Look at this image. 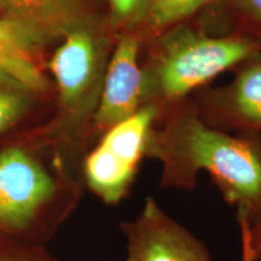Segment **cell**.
<instances>
[{"mask_svg":"<svg viewBox=\"0 0 261 261\" xmlns=\"http://www.w3.org/2000/svg\"><path fill=\"white\" fill-rule=\"evenodd\" d=\"M142 34L125 31L110 55L102 90L93 113L97 130L106 132L128 119L145 104V73L140 64Z\"/></svg>","mask_w":261,"mask_h":261,"instance_id":"cell-7","label":"cell"},{"mask_svg":"<svg viewBox=\"0 0 261 261\" xmlns=\"http://www.w3.org/2000/svg\"><path fill=\"white\" fill-rule=\"evenodd\" d=\"M232 3L248 22L261 28V0H232Z\"/></svg>","mask_w":261,"mask_h":261,"instance_id":"cell-16","label":"cell"},{"mask_svg":"<svg viewBox=\"0 0 261 261\" xmlns=\"http://www.w3.org/2000/svg\"><path fill=\"white\" fill-rule=\"evenodd\" d=\"M242 261H250L249 259H248L247 256H244V255H242Z\"/></svg>","mask_w":261,"mask_h":261,"instance_id":"cell-18","label":"cell"},{"mask_svg":"<svg viewBox=\"0 0 261 261\" xmlns=\"http://www.w3.org/2000/svg\"><path fill=\"white\" fill-rule=\"evenodd\" d=\"M0 261H58L42 246L0 237Z\"/></svg>","mask_w":261,"mask_h":261,"instance_id":"cell-14","label":"cell"},{"mask_svg":"<svg viewBox=\"0 0 261 261\" xmlns=\"http://www.w3.org/2000/svg\"><path fill=\"white\" fill-rule=\"evenodd\" d=\"M23 90L0 85V133L16 125L27 113L31 98Z\"/></svg>","mask_w":261,"mask_h":261,"instance_id":"cell-13","label":"cell"},{"mask_svg":"<svg viewBox=\"0 0 261 261\" xmlns=\"http://www.w3.org/2000/svg\"><path fill=\"white\" fill-rule=\"evenodd\" d=\"M195 103L211 125L261 137V50L238 65L227 84L203 91Z\"/></svg>","mask_w":261,"mask_h":261,"instance_id":"cell-8","label":"cell"},{"mask_svg":"<svg viewBox=\"0 0 261 261\" xmlns=\"http://www.w3.org/2000/svg\"><path fill=\"white\" fill-rule=\"evenodd\" d=\"M151 132L148 156L162 166V188L194 190L205 172L224 201L236 208L237 221L261 219V137L231 135L211 125L192 100L166 110Z\"/></svg>","mask_w":261,"mask_h":261,"instance_id":"cell-1","label":"cell"},{"mask_svg":"<svg viewBox=\"0 0 261 261\" xmlns=\"http://www.w3.org/2000/svg\"><path fill=\"white\" fill-rule=\"evenodd\" d=\"M84 0H0V9L46 44L89 21Z\"/></svg>","mask_w":261,"mask_h":261,"instance_id":"cell-10","label":"cell"},{"mask_svg":"<svg viewBox=\"0 0 261 261\" xmlns=\"http://www.w3.org/2000/svg\"><path fill=\"white\" fill-rule=\"evenodd\" d=\"M238 225L242 236V255L250 261H261V219L253 225Z\"/></svg>","mask_w":261,"mask_h":261,"instance_id":"cell-15","label":"cell"},{"mask_svg":"<svg viewBox=\"0 0 261 261\" xmlns=\"http://www.w3.org/2000/svg\"><path fill=\"white\" fill-rule=\"evenodd\" d=\"M58 191L54 175L28 150L21 146L2 150L0 237L42 246L51 232L44 218Z\"/></svg>","mask_w":261,"mask_h":261,"instance_id":"cell-3","label":"cell"},{"mask_svg":"<svg viewBox=\"0 0 261 261\" xmlns=\"http://www.w3.org/2000/svg\"><path fill=\"white\" fill-rule=\"evenodd\" d=\"M145 73V104L163 113L261 50V35H211L189 22L155 35Z\"/></svg>","mask_w":261,"mask_h":261,"instance_id":"cell-2","label":"cell"},{"mask_svg":"<svg viewBox=\"0 0 261 261\" xmlns=\"http://www.w3.org/2000/svg\"><path fill=\"white\" fill-rule=\"evenodd\" d=\"M215 0H151L145 27L152 37L188 22L196 12Z\"/></svg>","mask_w":261,"mask_h":261,"instance_id":"cell-11","label":"cell"},{"mask_svg":"<svg viewBox=\"0 0 261 261\" xmlns=\"http://www.w3.org/2000/svg\"><path fill=\"white\" fill-rule=\"evenodd\" d=\"M112 23L125 31H137L145 24L151 0H108Z\"/></svg>","mask_w":261,"mask_h":261,"instance_id":"cell-12","label":"cell"},{"mask_svg":"<svg viewBox=\"0 0 261 261\" xmlns=\"http://www.w3.org/2000/svg\"><path fill=\"white\" fill-rule=\"evenodd\" d=\"M0 85H6V86H11V87H15V86H12V85H10L9 83H6V81L3 79V77H0ZM16 89H17V87H16Z\"/></svg>","mask_w":261,"mask_h":261,"instance_id":"cell-17","label":"cell"},{"mask_svg":"<svg viewBox=\"0 0 261 261\" xmlns=\"http://www.w3.org/2000/svg\"><path fill=\"white\" fill-rule=\"evenodd\" d=\"M44 45L24 25L0 16V77L28 93L46 91L47 80L38 62Z\"/></svg>","mask_w":261,"mask_h":261,"instance_id":"cell-9","label":"cell"},{"mask_svg":"<svg viewBox=\"0 0 261 261\" xmlns=\"http://www.w3.org/2000/svg\"><path fill=\"white\" fill-rule=\"evenodd\" d=\"M162 113L158 106L144 104L128 119L107 129L87 155L85 180L106 204L120 203L129 192L142 160L148 156L150 136Z\"/></svg>","mask_w":261,"mask_h":261,"instance_id":"cell-4","label":"cell"},{"mask_svg":"<svg viewBox=\"0 0 261 261\" xmlns=\"http://www.w3.org/2000/svg\"><path fill=\"white\" fill-rule=\"evenodd\" d=\"M125 261H212L207 247L149 197L138 217L121 224Z\"/></svg>","mask_w":261,"mask_h":261,"instance_id":"cell-6","label":"cell"},{"mask_svg":"<svg viewBox=\"0 0 261 261\" xmlns=\"http://www.w3.org/2000/svg\"><path fill=\"white\" fill-rule=\"evenodd\" d=\"M109 45L107 31L91 19L65 34L48 63L65 113H94L110 58Z\"/></svg>","mask_w":261,"mask_h":261,"instance_id":"cell-5","label":"cell"}]
</instances>
